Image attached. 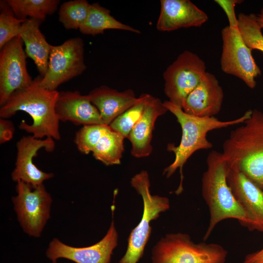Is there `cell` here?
I'll use <instances>...</instances> for the list:
<instances>
[{"label": "cell", "mask_w": 263, "mask_h": 263, "mask_svg": "<svg viewBox=\"0 0 263 263\" xmlns=\"http://www.w3.org/2000/svg\"><path fill=\"white\" fill-rule=\"evenodd\" d=\"M15 128L13 123L10 120L0 118V143L3 144L11 140L14 135Z\"/></svg>", "instance_id": "30"}, {"label": "cell", "mask_w": 263, "mask_h": 263, "mask_svg": "<svg viewBox=\"0 0 263 263\" xmlns=\"http://www.w3.org/2000/svg\"><path fill=\"white\" fill-rule=\"evenodd\" d=\"M257 20L261 28L263 29V17L259 14L257 15Z\"/></svg>", "instance_id": "32"}, {"label": "cell", "mask_w": 263, "mask_h": 263, "mask_svg": "<svg viewBox=\"0 0 263 263\" xmlns=\"http://www.w3.org/2000/svg\"><path fill=\"white\" fill-rule=\"evenodd\" d=\"M206 72V64L197 55L187 50L181 53L163 73L168 101L181 107Z\"/></svg>", "instance_id": "9"}, {"label": "cell", "mask_w": 263, "mask_h": 263, "mask_svg": "<svg viewBox=\"0 0 263 263\" xmlns=\"http://www.w3.org/2000/svg\"><path fill=\"white\" fill-rule=\"evenodd\" d=\"M125 138L111 130L100 140L93 150L94 157L106 166L119 164L124 150Z\"/></svg>", "instance_id": "23"}, {"label": "cell", "mask_w": 263, "mask_h": 263, "mask_svg": "<svg viewBox=\"0 0 263 263\" xmlns=\"http://www.w3.org/2000/svg\"><path fill=\"white\" fill-rule=\"evenodd\" d=\"M15 16L26 20L29 17L44 21L53 14L60 4L59 0H7Z\"/></svg>", "instance_id": "22"}, {"label": "cell", "mask_w": 263, "mask_h": 263, "mask_svg": "<svg viewBox=\"0 0 263 263\" xmlns=\"http://www.w3.org/2000/svg\"><path fill=\"white\" fill-rule=\"evenodd\" d=\"M111 130L109 125L104 124L83 126L76 132L75 142L80 152L88 154Z\"/></svg>", "instance_id": "28"}, {"label": "cell", "mask_w": 263, "mask_h": 263, "mask_svg": "<svg viewBox=\"0 0 263 263\" xmlns=\"http://www.w3.org/2000/svg\"><path fill=\"white\" fill-rule=\"evenodd\" d=\"M151 96L148 94H141L133 105L111 122L109 125L111 129L128 138L133 127L141 117Z\"/></svg>", "instance_id": "24"}, {"label": "cell", "mask_w": 263, "mask_h": 263, "mask_svg": "<svg viewBox=\"0 0 263 263\" xmlns=\"http://www.w3.org/2000/svg\"><path fill=\"white\" fill-rule=\"evenodd\" d=\"M19 36L7 43L0 53V105L16 91L33 82L26 67V55Z\"/></svg>", "instance_id": "11"}, {"label": "cell", "mask_w": 263, "mask_h": 263, "mask_svg": "<svg viewBox=\"0 0 263 263\" xmlns=\"http://www.w3.org/2000/svg\"><path fill=\"white\" fill-rule=\"evenodd\" d=\"M88 96L98 110L103 124L108 125L133 105L138 98L131 89L119 92L106 86L93 89Z\"/></svg>", "instance_id": "19"}, {"label": "cell", "mask_w": 263, "mask_h": 263, "mask_svg": "<svg viewBox=\"0 0 263 263\" xmlns=\"http://www.w3.org/2000/svg\"><path fill=\"white\" fill-rule=\"evenodd\" d=\"M86 69L84 44L79 37L71 38L59 45H52L48 69L39 76V85L56 90L61 84L81 75Z\"/></svg>", "instance_id": "8"}, {"label": "cell", "mask_w": 263, "mask_h": 263, "mask_svg": "<svg viewBox=\"0 0 263 263\" xmlns=\"http://www.w3.org/2000/svg\"><path fill=\"white\" fill-rule=\"evenodd\" d=\"M0 49L18 37L22 23L25 20L18 19L7 0L0 2Z\"/></svg>", "instance_id": "27"}, {"label": "cell", "mask_w": 263, "mask_h": 263, "mask_svg": "<svg viewBox=\"0 0 263 263\" xmlns=\"http://www.w3.org/2000/svg\"></svg>", "instance_id": "34"}, {"label": "cell", "mask_w": 263, "mask_h": 263, "mask_svg": "<svg viewBox=\"0 0 263 263\" xmlns=\"http://www.w3.org/2000/svg\"><path fill=\"white\" fill-rule=\"evenodd\" d=\"M207 169L202 177V194L209 212V221L203 237L208 239L216 225L234 219L250 230L252 221L233 195L226 179L227 165L222 153L212 150L207 158Z\"/></svg>", "instance_id": "3"}, {"label": "cell", "mask_w": 263, "mask_h": 263, "mask_svg": "<svg viewBox=\"0 0 263 263\" xmlns=\"http://www.w3.org/2000/svg\"><path fill=\"white\" fill-rule=\"evenodd\" d=\"M118 242V234L113 221L105 236L97 243L86 247H74L54 238L49 244L46 257L56 263L65 259L75 263H109Z\"/></svg>", "instance_id": "12"}, {"label": "cell", "mask_w": 263, "mask_h": 263, "mask_svg": "<svg viewBox=\"0 0 263 263\" xmlns=\"http://www.w3.org/2000/svg\"><path fill=\"white\" fill-rule=\"evenodd\" d=\"M42 21L28 18L22 23L19 34L25 44L26 56L33 60L41 77L47 72L52 47L39 29Z\"/></svg>", "instance_id": "20"}, {"label": "cell", "mask_w": 263, "mask_h": 263, "mask_svg": "<svg viewBox=\"0 0 263 263\" xmlns=\"http://www.w3.org/2000/svg\"><path fill=\"white\" fill-rule=\"evenodd\" d=\"M227 251L222 245L196 244L186 233H169L152 248V263H225Z\"/></svg>", "instance_id": "5"}, {"label": "cell", "mask_w": 263, "mask_h": 263, "mask_svg": "<svg viewBox=\"0 0 263 263\" xmlns=\"http://www.w3.org/2000/svg\"><path fill=\"white\" fill-rule=\"evenodd\" d=\"M55 110L59 121L83 126L103 124L98 110L88 95L76 91L59 92Z\"/></svg>", "instance_id": "17"}, {"label": "cell", "mask_w": 263, "mask_h": 263, "mask_svg": "<svg viewBox=\"0 0 263 263\" xmlns=\"http://www.w3.org/2000/svg\"><path fill=\"white\" fill-rule=\"evenodd\" d=\"M243 263H263V248L256 252L247 254Z\"/></svg>", "instance_id": "31"}, {"label": "cell", "mask_w": 263, "mask_h": 263, "mask_svg": "<svg viewBox=\"0 0 263 263\" xmlns=\"http://www.w3.org/2000/svg\"><path fill=\"white\" fill-rule=\"evenodd\" d=\"M39 76L28 87L14 92L0 108V117L9 118L17 112L27 113L33 119L32 124L22 120L19 128L38 139L44 137L59 140V120L55 106L59 92L39 85Z\"/></svg>", "instance_id": "1"}, {"label": "cell", "mask_w": 263, "mask_h": 263, "mask_svg": "<svg viewBox=\"0 0 263 263\" xmlns=\"http://www.w3.org/2000/svg\"><path fill=\"white\" fill-rule=\"evenodd\" d=\"M160 6L156 23L160 31L200 27L208 19L204 11L189 0H161Z\"/></svg>", "instance_id": "16"}, {"label": "cell", "mask_w": 263, "mask_h": 263, "mask_svg": "<svg viewBox=\"0 0 263 263\" xmlns=\"http://www.w3.org/2000/svg\"><path fill=\"white\" fill-rule=\"evenodd\" d=\"M55 147V141L52 138L38 139L30 135L20 138L17 143V158L15 168L11 173L12 180L16 182L22 181L36 187L53 177V173L39 169L34 164L33 159L40 149L43 148L50 152L53 151Z\"/></svg>", "instance_id": "13"}, {"label": "cell", "mask_w": 263, "mask_h": 263, "mask_svg": "<svg viewBox=\"0 0 263 263\" xmlns=\"http://www.w3.org/2000/svg\"><path fill=\"white\" fill-rule=\"evenodd\" d=\"M224 92L219 81L212 74L206 72L197 87L184 100L182 109L198 117H213L222 108Z\"/></svg>", "instance_id": "15"}, {"label": "cell", "mask_w": 263, "mask_h": 263, "mask_svg": "<svg viewBox=\"0 0 263 263\" xmlns=\"http://www.w3.org/2000/svg\"><path fill=\"white\" fill-rule=\"evenodd\" d=\"M217 3L225 13L229 22V26L232 28H238V20L235 12V7L241 3L242 0H215Z\"/></svg>", "instance_id": "29"}, {"label": "cell", "mask_w": 263, "mask_h": 263, "mask_svg": "<svg viewBox=\"0 0 263 263\" xmlns=\"http://www.w3.org/2000/svg\"><path fill=\"white\" fill-rule=\"evenodd\" d=\"M167 111L168 109L159 98L151 96L141 117L127 138L132 144V156L142 158L151 153L152 150L151 142L155 121L159 116Z\"/></svg>", "instance_id": "18"}, {"label": "cell", "mask_w": 263, "mask_h": 263, "mask_svg": "<svg viewBox=\"0 0 263 263\" xmlns=\"http://www.w3.org/2000/svg\"><path fill=\"white\" fill-rule=\"evenodd\" d=\"M17 195L12 198L17 219L24 232L38 238L50 218L52 202L51 195L43 184L36 187L17 182Z\"/></svg>", "instance_id": "7"}, {"label": "cell", "mask_w": 263, "mask_h": 263, "mask_svg": "<svg viewBox=\"0 0 263 263\" xmlns=\"http://www.w3.org/2000/svg\"><path fill=\"white\" fill-rule=\"evenodd\" d=\"M131 184L142 197L143 213L140 222L129 236L126 251L119 263L139 262L151 234V221L158 218L160 213L170 207L167 197L151 195L149 176L146 170H143L132 177Z\"/></svg>", "instance_id": "6"}, {"label": "cell", "mask_w": 263, "mask_h": 263, "mask_svg": "<svg viewBox=\"0 0 263 263\" xmlns=\"http://www.w3.org/2000/svg\"><path fill=\"white\" fill-rule=\"evenodd\" d=\"M227 184L252 221L253 229L263 232V190L242 172L227 166Z\"/></svg>", "instance_id": "14"}, {"label": "cell", "mask_w": 263, "mask_h": 263, "mask_svg": "<svg viewBox=\"0 0 263 263\" xmlns=\"http://www.w3.org/2000/svg\"><path fill=\"white\" fill-rule=\"evenodd\" d=\"M238 29L246 45L263 52V35L255 14L240 13L238 16Z\"/></svg>", "instance_id": "26"}, {"label": "cell", "mask_w": 263, "mask_h": 263, "mask_svg": "<svg viewBox=\"0 0 263 263\" xmlns=\"http://www.w3.org/2000/svg\"><path fill=\"white\" fill-rule=\"evenodd\" d=\"M90 5L86 0L63 2L59 9V22L66 29H79L87 18Z\"/></svg>", "instance_id": "25"}, {"label": "cell", "mask_w": 263, "mask_h": 263, "mask_svg": "<svg viewBox=\"0 0 263 263\" xmlns=\"http://www.w3.org/2000/svg\"><path fill=\"white\" fill-rule=\"evenodd\" d=\"M260 15L263 17V8L261 9Z\"/></svg>", "instance_id": "33"}, {"label": "cell", "mask_w": 263, "mask_h": 263, "mask_svg": "<svg viewBox=\"0 0 263 263\" xmlns=\"http://www.w3.org/2000/svg\"><path fill=\"white\" fill-rule=\"evenodd\" d=\"M221 35L222 70L239 78L249 88H254L256 78L261 75V70L253 57L252 50L244 42L238 28L225 26L222 29Z\"/></svg>", "instance_id": "10"}, {"label": "cell", "mask_w": 263, "mask_h": 263, "mask_svg": "<svg viewBox=\"0 0 263 263\" xmlns=\"http://www.w3.org/2000/svg\"><path fill=\"white\" fill-rule=\"evenodd\" d=\"M242 124L230 132L222 154L228 168L242 172L263 190V113L252 110Z\"/></svg>", "instance_id": "4"}, {"label": "cell", "mask_w": 263, "mask_h": 263, "mask_svg": "<svg viewBox=\"0 0 263 263\" xmlns=\"http://www.w3.org/2000/svg\"><path fill=\"white\" fill-rule=\"evenodd\" d=\"M109 29L121 30L136 34L141 33L138 29L116 19L111 15L109 10L98 3L91 4L87 18L79 31L83 34L95 36L103 34Z\"/></svg>", "instance_id": "21"}, {"label": "cell", "mask_w": 263, "mask_h": 263, "mask_svg": "<svg viewBox=\"0 0 263 263\" xmlns=\"http://www.w3.org/2000/svg\"><path fill=\"white\" fill-rule=\"evenodd\" d=\"M163 103L168 111L176 117L182 129V137L179 144L176 146L173 144H169L168 146V150L174 153L175 158L173 162L164 169L163 173L168 178L179 169L180 181L175 193L179 195L183 191V168L185 164L195 151L209 149L213 146L207 137V133L213 130L243 123L251 116L252 110L245 112L237 119L221 121L215 116L201 117L188 114L183 111L181 107L172 104L168 100Z\"/></svg>", "instance_id": "2"}]
</instances>
